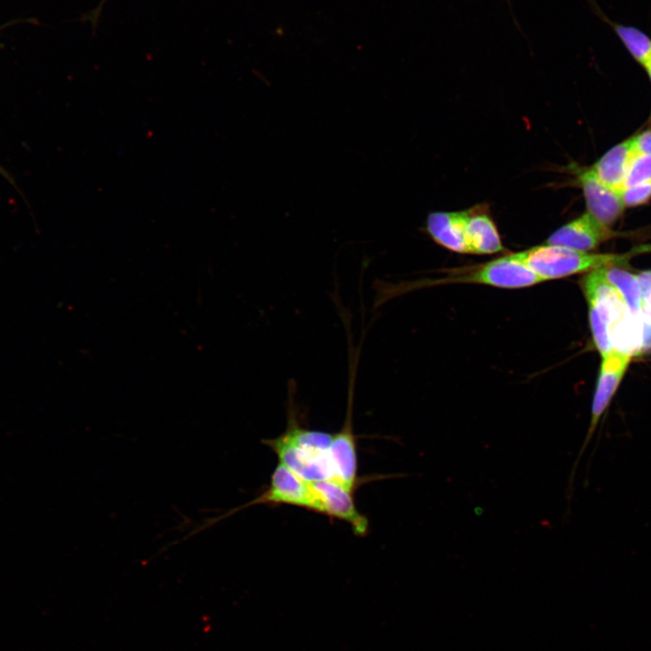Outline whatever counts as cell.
Instances as JSON below:
<instances>
[{
  "mask_svg": "<svg viewBox=\"0 0 651 651\" xmlns=\"http://www.w3.org/2000/svg\"><path fill=\"white\" fill-rule=\"evenodd\" d=\"M649 180H651V154L635 151L627 170L623 187Z\"/></svg>",
  "mask_w": 651,
  "mask_h": 651,
  "instance_id": "obj_17",
  "label": "cell"
},
{
  "mask_svg": "<svg viewBox=\"0 0 651 651\" xmlns=\"http://www.w3.org/2000/svg\"><path fill=\"white\" fill-rule=\"evenodd\" d=\"M259 504L289 505L322 514L320 503L311 484L278 462L271 474L269 485L266 491L252 501L233 508L226 514L205 519L203 527L210 528L237 511Z\"/></svg>",
  "mask_w": 651,
  "mask_h": 651,
  "instance_id": "obj_4",
  "label": "cell"
},
{
  "mask_svg": "<svg viewBox=\"0 0 651 651\" xmlns=\"http://www.w3.org/2000/svg\"><path fill=\"white\" fill-rule=\"evenodd\" d=\"M615 236L617 232L611 227L604 225L586 212L555 231L547 239L546 244L589 251Z\"/></svg>",
  "mask_w": 651,
  "mask_h": 651,
  "instance_id": "obj_10",
  "label": "cell"
},
{
  "mask_svg": "<svg viewBox=\"0 0 651 651\" xmlns=\"http://www.w3.org/2000/svg\"><path fill=\"white\" fill-rule=\"evenodd\" d=\"M631 358L632 357L616 350H611L601 356L599 377L591 404L590 421L586 438L572 467L570 484L571 482L572 484L578 461H580L585 448L589 446L600 418L605 413L615 395L630 363Z\"/></svg>",
  "mask_w": 651,
  "mask_h": 651,
  "instance_id": "obj_7",
  "label": "cell"
},
{
  "mask_svg": "<svg viewBox=\"0 0 651 651\" xmlns=\"http://www.w3.org/2000/svg\"><path fill=\"white\" fill-rule=\"evenodd\" d=\"M641 288V315L646 326H651V269L637 275Z\"/></svg>",
  "mask_w": 651,
  "mask_h": 651,
  "instance_id": "obj_19",
  "label": "cell"
},
{
  "mask_svg": "<svg viewBox=\"0 0 651 651\" xmlns=\"http://www.w3.org/2000/svg\"><path fill=\"white\" fill-rule=\"evenodd\" d=\"M467 245L470 254H493L504 250L495 222L481 210L470 209Z\"/></svg>",
  "mask_w": 651,
  "mask_h": 651,
  "instance_id": "obj_13",
  "label": "cell"
},
{
  "mask_svg": "<svg viewBox=\"0 0 651 651\" xmlns=\"http://www.w3.org/2000/svg\"><path fill=\"white\" fill-rule=\"evenodd\" d=\"M598 14L613 30L629 55L640 66L651 56V37L640 28L614 22L599 9Z\"/></svg>",
  "mask_w": 651,
  "mask_h": 651,
  "instance_id": "obj_15",
  "label": "cell"
},
{
  "mask_svg": "<svg viewBox=\"0 0 651 651\" xmlns=\"http://www.w3.org/2000/svg\"><path fill=\"white\" fill-rule=\"evenodd\" d=\"M470 209L458 212H434L428 215L426 231L438 244L458 253H468L467 223Z\"/></svg>",
  "mask_w": 651,
  "mask_h": 651,
  "instance_id": "obj_11",
  "label": "cell"
},
{
  "mask_svg": "<svg viewBox=\"0 0 651 651\" xmlns=\"http://www.w3.org/2000/svg\"><path fill=\"white\" fill-rule=\"evenodd\" d=\"M359 353L350 354L347 410L344 422L338 432L333 433L330 457L335 480L354 491L357 485V451L353 428V404Z\"/></svg>",
  "mask_w": 651,
  "mask_h": 651,
  "instance_id": "obj_6",
  "label": "cell"
},
{
  "mask_svg": "<svg viewBox=\"0 0 651 651\" xmlns=\"http://www.w3.org/2000/svg\"><path fill=\"white\" fill-rule=\"evenodd\" d=\"M580 287L589 307L593 343L602 356L613 350L611 328L630 311L619 291L607 279L604 269L588 272Z\"/></svg>",
  "mask_w": 651,
  "mask_h": 651,
  "instance_id": "obj_3",
  "label": "cell"
},
{
  "mask_svg": "<svg viewBox=\"0 0 651 651\" xmlns=\"http://www.w3.org/2000/svg\"><path fill=\"white\" fill-rule=\"evenodd\" d=\"M631 137L636 152L651 154V129L644 130Z\"/></svg>",
  "mask_w": 651,
  "mask_h": 651,
  "instance_id": "obj_20",
  "label": "cell"
},
{
  "mask_svg": "<svg viewBox=\"0 0 651 651\" xmlns=\"http://www.w3.org/2000/svg\"><path fill=\"white\" fill-rule=\"evenodd\" d=\"M635 153L632 137L609 149L590 169L607 185L619 191L625 182L629 162Z\"/></svg>",
  "mask_w": 651,
  "mask_h": 651,
  "instance_id": "obj_12",
  "label": "cell"
},
{
  "mask_svg": "<svg viewBox=\"0 0 651 651\" xmlns=\"http://www.w3.org/2000/svg\"><path fill=\"white\" fill-rule=\"evenodd\" d=\"M607 279L619 291L630 313L636 316L641 315V288L637 275L612 267L604 269Z\"/></svg>",
  "mask_w": 651,
  "mask_h": 651,
  "instance_id": "obj_16",
  "label": "cell"
},
{
  "mask_svg": "<svg viewBox=\"0 0 651 651\" xmlns=\"http://www.w3.org/2000/svg\"><path fill=\"white\" fill-rule=\"evenodd\" d=\"M321 505L322 514L348 524L354 534L363 536L368 531V520L357 509L354 491L335 479L310 483Z\"/></svg>",
  "mask_w": 651,
  "mask_h": 651,
  "instance_id": "obj_8",
  "label": "cell"
},
{
  "mask_svg": "<svg viewBox=\"0 0 651 651\" xmlns=\"http://www.w3.org/2000/svg\"><path fill=\"white\" fill-rule=\"evenodd\" d=\"M288 425L278 437L263 440L278 461L307 482L335 479L330 457L333 433L303 427L295 404L296 382L288 384Z\"/></svg>",
  "mask_w": 651,
  "mask_h": 651,
  "instance_id": "obj_1",
  "label": "cell"
},
{
  "mask_svg": "<svg viewBox=\"0 0 651 651\" xmlns=\"http://www.w3.org/2000/svg\"><path fill=\"white\" fill-rule=\"evenodd\" d=\"M650 250V245H642L622 254H599L544 244L512 255L542 281H546L599 269L627 266L636 255Z\"/></svg>",
  "mask_w": 651,
  "mask_h": 651,
  "instance_id": "obj_2",
  "label": "cell"
},
{
  "mask_svg": "<svg viewBox=\"0 0 651 651\" xmlns=\"http://www.w3.org/2000/svg\"><path fill=\"white\" fill-rule=\"evenodd\" d=\"M575 174L582 190L587 212L604 225L611 227L626 209L619 192L600 181L590 167L580 168Z\"/></svg>",
  "mask_w": 651,
  "mask_h": 651,
  "instance_id": "obj_9",
  "label": "cell"
},
{
  "mask_svg": "<svg viewBox=\"0 0 651 651\" xmlns=\"http://www.w3.org/2000/svg\"><path fill=\"white\" fill-rule=\"evenodd\" d=\"M107 0H100L99 4L94 9L83 15L82 20L89 21L91 24L93 30L97 28L100 14Z\"/></svg>",
  "mask_w": 651,
  "mask_h": 651,
  "instance_id": "obj_21",
  "label": "cell"
},
{
  "mask_svg": "<svg viewBox=\"0 0 651 651\" xmlns=\"http://www.w3.org/2000/svg\"><path fill=\"white\" fill-rule=\"evenodd\" d=\"M612 349L630 357L645 348V326L642 317L630 312L610 330Z\"/></svg>",
  "mask_w": 651,
  "mask_h": 651,
  "instance_id": "obj_14",
  "label": "cell"
},
{
  "mask_svg": "<svg viewBox=\"0 0 651 651\" xmlns=\"http://www.w3.org/2000/svg\"><path fill=\"white\" fill-rule=\"evenodd\" d=\"M644 70L646 71L647 77L651 83V56L648 58V60L646 61V63L643 66Z\"/></svg>",
  "mask_w": 651,
  "mask_h": 651,
  "instance_id": "obj_22",
  "label": "cell"
},
{
  "mask_svg": "<svg viewBox=\"0 0 651 651\" xmlns=\"http://www.w3.org/2000/svg\"><path fill=\"white\" fill-rule=\"evenodd\" d=\"M444 282L475 283L502 288H520L541 283L542 280L511 253L471 267L468 271L433 280L432 284Z\"/></svg>",
  "mask_w": 651,
  "mask_h": 651,
  "instance_id": "obj_5",
  "label": "cell"
},
{
  "mask_svg": "<svg viewBox=\"0 0 651 651\" xmlns=\"http://www.w3.org/2000/svg\"><path fill=\"white\" fill-rule=\"evenodd\" d=\"M618 192L626 208L646 204L651 200V180L623 187Z\"/></svg>",
  "mask_w": 651,
  "mask_h": 651,
  "instance_id": "obj_18",
  "label": "cell"
}]
</instances>
